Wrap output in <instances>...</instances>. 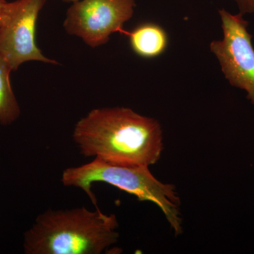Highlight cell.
<instances>
[{"instance_id":"1","label":"cell","mask_w":254,"mask_h":254,"mask_svg":"<svg viewBox=\"0 0 254 254\" xmlns=\"http://www.w3.org/2000/svg\"><path fill=\"white\" fill-rule=\"evenodd\" d=\"M73 140L83 156L120 165L149 167L163 150L160 123L127 108L92 110L75 125Z\"/></svg>"},{"instance_id":"2","label":"cell","mask_w":254,"mask_h":254,"mask_svg":"<svg viewBox=\"0 0 254 254\" xmlns=\"http://www.w3.org/2000/svg\"><path fill=\"white\" fill-rule=\"evenodd\" d=\"M118 219L85 207L40 214L25 232L26 254H100L118 241Z\"/></svg>"},{"instance_id":"3","label":"cell","mask_w":254,"mask_h":254,"mask_svg":"<svg viewBox=\"0 0 254 254\" xmlns=\"http://www.w3.org/2000/svg\"><path fill=\"white\" fill-rule=\"evenodd\" d=\"M62 182L66 187L81 189L97 206L95 195L92 191L94 182H104L118 187L141 201H150L163 211L175 235L182 233L181 201L175 185L157 180L149 167L125 165L94 158L91 163L66 168Z\"/></svg>"},{"instance_id":"4","label":"cell","mask_w":254,"mask_h":254,"mask_svg":"<svg viewBox=\"0 0 254 254\" xmlns=\"http://www.w3.org/2000/svg\"><path fill=\"white\" fill-rule=\"evenodd\" d=\"M47 0H16L5 4L0 23V57L16 71L29 61L58 64L43 55L36 43V23Z\"/></svg>"},{"instance_id":"5","label":"cell","mask_w":254,"mask_h":254,"mask_svg":"<svg viewBox=\"0 0 254 254\" xmlns=\"http://www.w3.org/2000/svg\"><path fill=\"white\" fill-rule=\"evenodd\" d=\"M135 0H79L66 11L64 28L91 48L108 43L110 35L125 33L123 25L131 19Z\"/></svg>"},{"instance_id":"6","label":"cell","mask_w":254,"mask_h":254,"mask_svg":"<svg viewBox=\"0 0 254 254\" xmlns=\"http://www.w3.org/2000/svg\"><path fill=\"white\" fill-rule=\"evenodd\" d=\"M223 39L210 43V50L218 58L222 72L232 86L245 90L254 105V48L249 23L242 13L232 14L219 11Z\"/></svg>"},{"instance_id":"7","label":"cell","mask_w":254,"mask_h":254,"mask_svg":"<svg viewBox=\"0 0 254 254\" xmlns=\"http://www.w3.org/2000/svg\"><path fill=\"white\" fill-rule=\"evenodd\" d=\"M126 34L129 37L132 50L143 58L150 59L160 56L168 46L166 32L155 23H143L130 33L127 32Z\"/></svg>"},{"instance_id":"8","label":"cell","mask_w":254,"mask_h":254,"mask_svg":"<svg viewBox=\"0 0 254 254\" xmlns=\"http://www.w3.org/2000/svg\"><path fill=\"white\" fill-rule=\"evenodd\" d=\"M12 70L0 57V124L4 126L14 123L21 115V108L10 82Z\"/></svg>"},{"instance_id":"9","label":"cell","mask_w":254,"mask_h":254,"mask_svg":"<svg viewBox=\"0 0 254 254\" xmlns=\"http://www.w3.org/2000/svg\"><path fill=\"white\" fill-rule=\"evenodd\" d=\"M242 14L254 13V0H235Z\"/></svg>"},{"instance_id":"10","label":"cell","mask_w":254,"mask_h":254,"mask_svg":"<svg viewBox=\"0 0 254 254\" xmlns=\"http://www.w3.org/2000/svg\"><path fill=\"white\" fill-rule=\"evenodd\" d=\"M6 0H0V23H1V17H2L3 11L5 4H6Z\"/></svg>"},{"instance_id":"11","label":"cell","mask_w":254,"mask_h":254,"mask_svg":"<svg viewBox=\"0 0 254 254\" xmlns=\"http://www.w3.org/2000/svg\"><path fill=\"white\" fill-rule=\"evenodd\" d=\"M63 1H64V2H72L74 3L76 2V1H79V0H63Z\"/></svg>"}]
</instances>
